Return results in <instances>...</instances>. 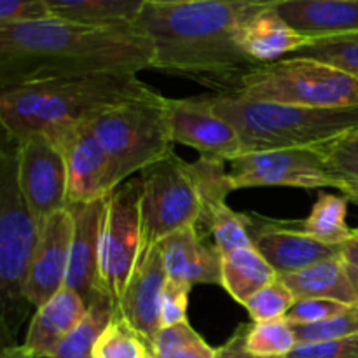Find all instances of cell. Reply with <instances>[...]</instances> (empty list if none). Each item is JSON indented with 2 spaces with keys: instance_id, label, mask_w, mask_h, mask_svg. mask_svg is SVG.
Returning <instances> with one entry per match:
<instances>
[{
  "instance_id": "6da1fadb",
  "label": "cell",
  "mask_w": 358,
  "mask_h": 358,
  "mask_svg": "<svg viewBox=\"0 0 358 358\" xmlns=\"http://www.w3.org/2000/svg\"><path fill=\"white\" fill-rule=\"evenodd\" d=\"M154 48L133 27L48 17L0 24V91L52 79L138 73L152 69Z\"/></svg>"
},
{
  "instance_id": "ba28073f",
  "label": "cell",
  "mask_w": 358,
  "mask_h": 358,
  "mask_svg": "<svg viewBox=\"0 0 358 358\" xmlns=\"http://www.w3.org/2000/svg\"><path fill=\"white\" fill-rule=\"evenodd\" d=\"M140 180L142 250L156 247L175 231L198 226L203 205L191 163L173 152L145 168Z\"/></svg>"
},
{
  "instance_id": "8fae6325",
  "label": "cell",
  "mask_w": 358,
  "mask_h": 358,
  "mask_svg": "<svg viewBox=\"0 0 358 358\" xmlns=\"http://www.w3.org/2000/svg\"><path fill=\"white\" fill-rule=\"evenodd\" d=\"M17 184L38 222L69 206V180L62 149L44 133L17 142Z\"/></svg>"
},
{
  "instance_id": "7c38bea8",
  "label": "cell",
  "mask_w": 358,
  "mask_h": 358,
  "mask_svg": "<svg viewBox=\"0 0 358 358\" xmlns=\"http://www.w3.org/2000/svg\"><path fill=\"white\" fill-rule=\"evenodd\" d=\"M56 143L65 157L69 206L107 199L122 184L110 156L86 122L69 129Z\"/></svg>"
},
{
  "instance_id": "f35d334b",
  "label": "cell",
  "mask_w": 358,
  "mask_h": 358,
  "mask_svg": "<svg viewBox=\"0 0 358 358\" xmlns=\"http://www.w3.org/2000/svg\"><path fill=\"white\" fill-rule=\"evenodd\" d=\"M51 16L45 0H0V24L31 23Z\"/></svg>"
},
{
  "instance_id": "ac0fdd59",
  "label": "cell",
  "mask_w": 358,
  "mask_h": 358,
  "mask_svg": "<svg viewBox=\"0 0 358 358\" xmlns=\"http://www.w3.org/2000/svg\"><path fill=\"white\" fill-rule=\"evenodd\" d=\"M254 247L278 276L292 275L339 255V247L322 243L285 224H269L254 233Z\"/></svg>"
},
{
  "instance_id": "836d02e7",
  "label": "cell",
  "mask_w": 358,
  "mask_h": 358,
  "mask_svg": "<svg viewBox=\"0 0 358 358\" xmlns=\"http://www.w3.org/2000/svg\"><path fill=\"white\" fill-rule=\"evenodd\" d=\"M297 345H310V343H325L334 339L350 338L358 334V304L346 308L343 313L334 315L327 320L317 324H296L294 325Z\"/></svg>"
},
{
  "instance_id": "d4e9b609",
  "label": "cell",
  "mask_w": 358,
  "mask_h": 358,
  "mask_svg": "<svg viewBox=\"0 0 358 358\" xmlns=\"http://www.w3.org/2000/svg\"><path fill=\"white\" fill-rule=\"evenodd\" d=\"M348 201L346 196L318 194L311 213L301 222V231L325 245L341 247L355 234V229H350L346 224Z\"/></svg>"
},
{
  "instance_id": "4316f807",
  "label": "cell",
  "mask_w": 358,
  "mask_h": 358,
  "mask_svg": "<svg viewBox=\"0 0 358 358\" xmlns=\"http://www.w3.org/2000/svg\"><path fill=\"white\" fill-rule=\"evenodd\" d=\"M201 226L205 227V231L212 234L213 247L217 248L220 255H226L234 250H241V248L254 247L252 219L234 212L227 203L217 206L206 217V220ZM199 227H196V229L199 231Z\"/></svg>"
},
{
  "instance_id": "83f0119b",
  "label": "cell",
  "mask_w": 358,
  "mask_h": 358,
  "mask_svg": "<svg viewBox=\"0 0 358 358\" xmlns=\"http://www.w3.org/2000/svg\"><path fill=\"white\" fill-rule=\"evenodd\" d=\"M93 358H154L152 345L115 313L93 348Z\"/></svg>"
},
{
  "instance_id": "5bb4252c",
  "label": "cell",
  "mask_w": 358,
  "mask_h": 358,
  "mask_svg": "<svg viewBox=\"0 0 358 358\" xmlns=\"http://www.w3.org/2000/svg\"><path fill=\"white\" fill-rule=\"evenodd\" d=\"M72 238L73 217L69 206L41 222L38 243L24 287V297L30 306H42L65 287Z\"/></svg>"
},
{
  "instance_id": "e575fe53",
  "label": "cell",
  "mask_w": 358,
  "mask_h": 358,
  "mask_svg": "<svg viewBox=\"0 0 358 358\" xmlns=\"http://www.w3.org/2000/svg\"><path fill=\"white\" fill-rule=\"evenodd\" d=\"M296 303V296L290 292L289 287L282 280L276 278L257 290L243 306L247 308L254 322H268L285 318Z\"/></svg>"
},
{
  "instance_id": "8d00e7d4",
  "label": "cell",
  "mask_w": 358,
  "mask_h": 358,
  "mask_svg": "<svg viewBox=\"0 0 358 358\" xmlns=\"http://www.w3.org/2000/svg\"><path fill=\"white\" fill-rule=\"evenodd\" d=\"M285 358H358V334L334 341L297 345Z\"/></svg>"
},
{
  "instance_id": "277c9868",
  "label": "cell",
  "mask_w": 358,
  "mask_h": 358,
  "mask_svg": "<svg viewBox=\"0 0 358 358\" xmlns=\"http://www.w3.org/2000/svg\"><path fill=\"white\" fill-rule=\"evenodd\" d=\"M205 98L236 129L243 154L322 147L358 129V107H296L250 100L233 93H213Z\"/></svg>"
},
{
  "instance_id": "b9f144b4",
  "label": "cell",
  "mask_w": 358,
  "mask_h": 358,
  "mask_svg": "<svg viewBox=\"0 0 358 358\" xmlns=\"http://www.w3.org/2000/svg\"><path fill=\"white\" fill-rule=\"evenodd\" d=\"M0 358H34V357L27 352V348H24L23 345L21 346L9 345V346H3L2 357Z\"/></svg>"
},
{
  "instance_id": "74e56055",
  "label": "cell",
  "mask_w": 358,
  "mask_h": 358,
  "mask_svg": "<svg viewBox=\"0 0 358 358\" xmlns=\"http://www.w3.org/2000/svg\"><path fill=\"white\" fill-rule=\"evenodd\" d=\"M348 304L338 303L329 299H301L287 313V320L290 324H317V322L327 320L334 315L343 313Z\"/></svg>"
},
{
  "instance_id": "e0dca14e",
  "label": "cell",
  "mask_w": 358,
  "mask_h": 358,
  "mask_svg": "<svg viewBox=\"0 0 358 358\" xmlns=\"http://www.w3.org/2000/svg\"><path fill=\"white\" fill-rule=\"evenodd\" d=\"M161 257L170 280L198 285H220L222 255L215 247L203 243V236L196 226L184 227L159 241Z\"/></svg>"
},
{
  "instance_id": "f546056e",
  "label": "cell",
  "mask_w": 358,
  "mask_h": 358,
  "mask_svg": "<svg viewBox=\"0 0 358 358\" xmlns=\"http://www.w3.org/2000/svg\"><path fill=\"white\" fill-rule=\"evenodd\" d=\"M247 350L255 357L285 358L297 346L296 332L287 318L248 324Z\"/></svg>"
},
{
  "instance_id": "ab89813d",
  "label": "cell",
  "mask_w": 358,
  "mask_h": 358,
  "mask_svg": "<svg viewBox=\"0 0 358 358\" xmlns=\"http://www.w3.org/2000/svg\"><path fill=\"white\" fill-rule=\"evenodd\" d=\"M247 329L248 325H240V327L234 331V334L224 343L220 348H217L215 358H262L252 355L247 350V345H245V339H247Z\"/></svg>"
},
{
  "instance_id": "d6986e66",
  "label": "cell",
  "mask_w": 358,
  "mask_h": 358,
  "mask_svg": "<svg viewBox=\"0 0 358 358\" xmlns=\"http://www.w3.org/2000/svg\"><path fill=\"white\" fill-rule=\"evenodd\" d=\"M87 304L76 290L63 287L37 308L23 346L34 358H52L66 336L79 325Z\"/></svg>"
},
{
  "instance_id": "2e32d148",
  "label": "cell",
  "mask_w": 358,
  "mask_h": 358,
  "mask_svg": "<svg viewBox=\"0 0 358 358\" xmlns=\"http://www.w3.org/2000/svg\"><path fill=\"white\" fill-rule=\"evenodd\" d=\"M69 208L73 217V238L65 287L76 290L86 301V304H90L93 297L101 292L98 261H100L105 199L87 205H70Z\"/></svg>"
},
{
  "instance_id": "484cf974",
  "label": "cell",
  "mask_w": 358,
  "mask_h": 358,
  "mask_svg": "<svg viewBox=\"0 0 358 358\" xmlns=\"http://www.w3.org/2000/svg\"><path fill=\"white\" fill-rule=\"evenodd\" d=\"M115 313L110 297L103 292L96 294L87 304L83 320L66 336L52 358H93L94 345Z\"/></svg>"
},
{
  "instance_id": "9a60e30c",
  "label": "cell",
  "mask_w": 358,
  "mask_h": 358,
  "mask_svg": "<svg viewBox=\"0 0 358 358\" xmlns=\"http://www.w3.org/2000/svg\"><path fill=\"white\" fill-rule=\"evenodd\" d=\"M166 282L168 275L159 247L156 245L142 250L117 308V315H121L150 345L163 327L161 303Z\"/></svg>"
},
{
  "instance_id": "60d3db41",
  "label": "cell",
  "mask_w": 358,
  "mask_h": 358,
  "mask_svg": "<svg viewBox=\"0 0 358 358\" xmlns=\"http://www.w3.org/2000/svg\"><path fill=\"white\" fill-rule=\"evenodd\" d=\"M339 255H341V259L345 261V264L355 266V268H358V233H357V229H355V234H353V236L350 238L346 243H343L341 247H339Z\"/></svg>"
},
{
  "instance_id": "7402d4cb",
  "label": "cell",
  "mask_w": 358,
  "mask_h": 358,
  "mask_svg": "<svg viewBox=\"0 0 358 358\" xmlns=\"http://www.w3.org/2000/svg\"><path fill=\"white\" fill-rule=\"evenodd\" d=\"M278 278L289 287L297 301L329 299L348 306L357 304L355 289L341 255Z\"/></svg>"
},
{
  "instance_id": "4dcf8cb0",
  "label": "cell",
  "mask_w": 358,
  "mask_h": 358,
  "mask_svg": "<svg viewBox=\"0 0 358 358\" xmlns=\"http://www.w3.org/2000/svg\"><path fill=\"white\" fill-rule=\"evenodd\" d=\"M154 358H215L217 348H212L189 320L163 327L152 343Z\"/></svg>"
},
{
  "instance_id": "44dd1931",
  "label": "cell",
  "mask_w": 358,
  "mask_h": 358,
  "mask_svg": "<svg viewBox=\"0 0 358 358\" xmlns=\"http://www.w3.org/2000/svg\"><path fill=\"white\" fill-rule=\"evenodd\" d=\"M308 38L297 34L278 14L275 6H268L248 17L240 30V45L245 55L257 65L289 58L308 44Z\"/></svg>"
},
{
  "instance_id": "7a4b0ae2",
  "label": "cell",
  "mask_w": 358,
  "mask_h": 358,
  "mask_svg": "<svg viewBox=\"0 0 358 358\" xmlns=\"http://www.w3.org/2000/svg\"><path fill=\"white\" fill-rule=\"evenodd\" d=\"M280 0H208L194 3H145L136 28L154 48L152 69L198 80L229 83L259 66L243 52L240 30L257 10ZM220 93V91H219Z\"/></svg>"
},
{
  "instance_id": "d6a6232c",
  "label": "cell",
  "mask_w": 358,
  "mask_h": 358,
  "mask_svg": "<svg viewBox=\"0 0 358 358\" xmlns=\"http://www.w3.org/2000/svg\"><path fill=\"white\" fill-rule=\"evenodd\" d=\"M331 170L341 182V192L358 205V129L320 147Z\"/></svg>"
},
{
  "instance_id": "1f68e13d",
  "label": "cell",
  "mask_w": 358,
  "mask_h": 358,
  "mask_svg": "<svg viewBox=\"0 0 358 358\" xmlns=\"http://www.w3.org/2000/svg\"><path fill=\"white\" fill-rule=\"evenodd\" d=\"M294 58H311L327 63L358 79V31L341 37L310 41L304 48L294 52ZM289 56V58H292Z\"/></svg>"
},
{
  "instance_id": "f6af8a7d",
  "label": "cell",
  "mask_w": 358,
  "mask_h": 358,
  "mask_svg": "<svg viewBox=\"0 0 358 358\" xmlns=\"http://www.w3.org/2000/svg\"><path fill=\"white\" fill-rule=\"evenodd\" d=\"M357 233H358V229H357Z\"/></svg>"
},
{
  "instance_id": "603a6c76",
  "label": "cell",
  "mask_w": 358,
  "mask_h": 358,
  "mask_svg": "<svg viewBox=\"0 0 358 358\" xmlns=\"http://www.w3.org/2000/svg\"><path fill=\"white\" fill-rule=\"evenodd\" d=\"M52 17L84 24L133 27L145 0H45Z\"/></svg>"
},
{
  "instance_id": "f1b7e54d",
  "label": "cell",
  "mask_w": 358,
  "mask_h": 358,
  "mask_svg": "<svg viewBox=\"0 0 358 358\" xmlns=\"http://www.w3.org/2000/svg\"><path fill=\"white\" fill-rule=\"evenodd\" d=\"M191 168L203 205L201 217H199V222L196 226L199 227L217 206L226 203L227 194L234 189L229 180V170H226V161L220 159V157L199 156L196 163H191Z\"/></svg>"
},
{
  "instance_id": "ffe728a7",
  "label": "cell",
  "mask_w": 358,
  "mask_h": 358,
  "mask_svg": "<svg viewBox=\"0 0 358 358\" xmlns=\"http://www.w3.org/2000/svg\"><path fill=\"white\" fill-rule=\"evenodd\" d=\"M275 9L308 41L358 31V0H280Z\"/></svg>"
},
{
  "instance_id": "8992f818",
  "label": "cell",
  "mask_w": 358,
  "mask_h": 358,
  "mask_svg": "<svg viewBox=\"0 0 358 358\" xmlns=\"http://www.w3.org/2000/svg\"><path fill=\"white\" fill-rule=\"evenodd\" d=\"M86 124L110 156L121 182L173 154L166 96L156 90L112 105Z\"/></svg>"
},
{
  "instance_id": "52a82bcc",
  "label": "cell",
  "mask_w": 358,
  "mask_h": 358,
  "mask_svg": "<svg viewBox=\"0 0 358 358\" xmlns=\"http://www.w3.org/2000/svg\"><path fill=\"white\" fill-rule=\"evenodd\" d=\"M229 93L296 107H358L357 77L327 63L294 56L248 70Z\"/></svg>"
},
{
  "instance_id": "7bdbcfd3",
  "label": "cell",
  "mask_w": 358,
  "mask_h": 358,
  "mask_svg": "<svg viewBox=\"0 0 358 358\" xmlns=\"http://www.w3.org/2000/svg\"><path fill=\"white\" fill-rule=\"evenodd\" d=\"M194 2H208V0H145V3H161V6H168V3H194Z\"/></svg>"
},
{
  "instance_id": "4fadbf2b",
  "label": "cell",
  "mask_w": 358,
  "mask_h": 358,
  "mask_svg": "<svg viewBox=\"0 0 358 358\" xmlns=\"http://www.w3.org/2000/svg\"><path fill=\"white\" fill-rule=\"evenodd\" d=\"M168 124L175 143L192 147L199 156L233 161L243 154L240 135L208 105L206 98H166Z\"/></svg>"
},
{
  "instance_id": "5b68a950",
  "label": "cell",
  "mask_w": 358,
  "mask_h": 358,
  "mask_svg": "<svg viewBox=\"0 0 358 358\" xmlns=\"http://www.w3.org/2000/svg\"><path fill=\"white\" fill-rule=\"evenodd\" d=\"M17 142L3 136L0 149V324L9 346L23 324L30 303L24 297L28 271L38 243L35 219L17 184Z\"/></svg>"
},
{
  "instance_id": "3957f363",
  "label": "cell",
  "mask_w": 358,
  "mask_h": 358,
  "mask_svg": "<svg viewBox=\"0 0 358 358\" xmlns=\"http://www.w3.org/2000/svg\"><path fill=\"white\" fill-rule=\"evenodd\" d=\"M135 73L52 79L0 91V122L6 138L44 133L58 142L69 129L84 124L112 105L150 93Z\"/></svg>"
},
{
  "instance_id": "cb8c5ba5",
  "label": "cell",
  "mask_w": 358,
  "mask_h": 358,
  "mask_svg": "<svg viewBox=\"0 0 358 358\" xmlns=\"http://www.w3.org/2000/svg\"><path fill=\"white\" fill-rule=\"evenodd\" d=\"M276 278V271L255 247L222 255L220 287H224L236 303L245 304L257 290Z\"/></svg>"
},
{
  "instance_id": "9c48e42d",
  "label": "cell",
  "mask_w": 358,
  "mask_h": 358,
  "mask_svg": "<svg viewBox=\"0 0 358 358\" xmlns=\"http://www.w3.org/2000/svg\"><path fill=\"white\" fill-rule=\"evenodd\" d=\"M140 198L142 180L129 178L105 199L98 278L100 290L110 297L115 311L142 254Z\"/></svg>"
},
{
  "instance_id": "ee69618b",
  "label": "cell",
  "mask_w": 358,
  "mask_h": 358,
  "mask_svg": "<svg viewBox=\"0 0 358 358\" xmlns=\"http://www.w3.org/2000/svg\"><path fill=\"white\" fill-rule=\"evenodd\" d=\"M346 269H348L350 280H352L353 289H355V294H357V304H358V268H355V266H348V264H346Z\"/></svg>"
},
{
  "instance_id": "30bf717a",
  "label": "cell",
  "mask_w": 358,
  "mask_h": 358,
  "mask_svg": "<svg viewBox=\"0 0 358 358\" xmlns=\"http://www.w3.org/2000/svg\"><path fill=\"white\" fill-rule=\"evenodd\" d=\"M233 189L247 187H334L341 182L331 170L320 147L245 152L229 161Z\"/></svg>"
},
{
  "instance_id": "d590c367",
  "label": "cell",
  "mask_w": 358,
  "mask_h": 358,
  "mask_svg": "<svg viewBox=\"0 0 358 358\" xmlns=\"http://www.w3.org/2000/svg\"><path fill=\"white\" fill-rule=\"evenodd\" d=\"M192 285L168 278L163 292V303H161V324L163 327L180 324L187 320L189 294ZM161 327V329H163Z\"/></svg>"
}]
</instances>
